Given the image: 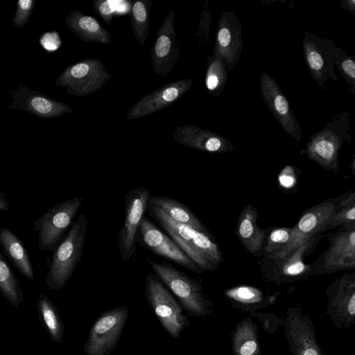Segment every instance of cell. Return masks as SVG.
Segmentation results:
<instances>
[{"label": "cell", "mask_w": 355, "mask_h": 355, "mask_svg": "<svg viewBox=\"0 0 355 355\" xmlns=\"http://www.w3.org/2000/svg\"><path fill=\"white\" fill-rule=\"evenodd\" d=\"M228 79L224 62L216 53L209 56L205 74V85L209 94L218 97L223 92Z\"/></svg>", "instance_id": "obj_30"}, {"label": "cell", "mask_w": 355, "mask_h": 355, "mask_svg": "<svg viewBox=\"0 0 355 355\" xmlns=\"http://www.w3.org/2000/svg\"><path fill=\"white\" fill-rule=\"evenodd\" d=\"M9 107L34 114L43 119H51L71 113L72 108L60 101L51 98L22 85L13 90Z\"/></svg>", "instance_id": "obj_21"}, {"label": "cell", "mask_w": 355, "mask_h": 355, "mask_svg": "<svg viewBox=\"0 0 355 355\" xmlns=\"http://www.w3.org/2000/svg\"><path fill=\"white\" fill-rule=\"evenodd\" d=\"M256 208L248 203L242 210L237 222L238 238L250 254L260 256L266 239V231L259 227Z\"/></svg>", "instance_id": "obj_23"}, {"label": "cell", "mask_w": 355, "mask_h": 355, "mask_svg": "<svg viewBox=\"0 0 355 355\" xmlns=\"http://www.w3.org/2000/svg\"><path fill=\"white\" fill-rule=\"evenodd\" d=\"M82 202V198L73 197L50 208L35 221L33 230L38 232L41 250L53 253L64 238Z\"/></svg>", "instance_id": "obj_6"}, {"label": "cell", "mask_w": 355, "mask_h": 355, "mask_svg": "<svg viewBox=\"0 0 355 355\" xmlns=\"http://www.w3.org/2000/svg\"><path fill=\"white\" fill-rule=\"evenodd\" d=\"M340 7L347 10L349 12L355 15V1L354 0H340Z\"/></svg>", "instance_id": "obj_40"}, {"label": "cell", "mask_w": 355, "mask_h": 355, "mask_svg": "<svg viewBox=\"0 0 355 355\" xmlns=\"http://www.w3.org/2000/svg\"><path fill=\"white\" fill-rule=\"evenodd\" d=\"M34 5L35 1L33 0L18 1L15 14L12 19L15 27L20 28L28 23Z\"/></svg>", "instance_id": "obj_37"}, {"label": "cell", "mask_w": 355, "mask_h": 355, "mask_svg": "<svg viewBox=\"0 0 355 355\" xmlns=\"http://www.w3.org/2000/svg\"><path fill=\"white\" fill-rule=\"evenodd\" d=\"M343 49L329 39L305 32L302 51L305 63L315 82L322 87L327 81H338L334 61Z\"/></svg>", "instance_id": "obj_12"}, {"label": "cell", "mask_w": 355, "mask_h": 355, "mask_svg": "<svg viewBox=\"0 0 355 355\" xmlns=\"http://www.w3.org/2000/svg\"><path fill=\"white\" fill-rule=\"evenodd\" d=\"M355 224V204L338 207L328 223L327 230Z\"/></svg>", "instance_id": "obj_36"}, {"label": "cell", "mask_w": 355, "mask_h": 355, "mask_svg": "<svg viewBox=\"0 0 355 355\" xmlns=\"http://www.w3.org/2000/svg\"><path fill=\"white\" fill-rule=\"evenodd\" d=\"M191 78H182L168 83L144 96L127 112V118L135 119L147 116L171 106L180 99L191 87Z\"/></svg>", "instance_id": "obj_20"}, {"label": "cell", "mask_w": 355, "mask_h": 355, "mask_svg": "<svg viewBox=\"0 0 355 355\" xmlns=\"http://www.w3.org/2000/svg\"><path fill=\"white\" fill-rule=\"evenodd\" d=\"M146 211L203 271H214L218 268L222 261V255L210 234L175 222L159 208L149 203Z\"/></svg>", "instance_id": "obj_1"}, {"label": "cell", "mask_w": 355, "mask_h": 355, "mask_svg": "<svg viewBox=\"0 0 355 355\" xmlns=\"http://www.w3.org/2000/svg\"><path fill=\"white\" fill-rule=\"evenodd\" d=\"M87 225V217L80 214L53 252L45 280L49 289L62 290L71 277L83 254Z\"/></svg>", "instance_id": "obj_3"}, {"label": "cell", "mask_w": 355, "mask_h": 355, "mask_svg": "<svg viewBox=\"0 0 355 355\" xmlns=\"http://www.w3.org/2000/svg\"><path fill=\"white\" fill-rule=\"evenodd\" d=\"M242 26L232 10L224 11L218 20L214 52L224 62L228 71L239 62L243 47Z\"/></svg>", "instance_id": "obj_19"}, {"label": "cell", "mask_w": 355, "mask_h": 355, "mask_svg": "<svg viewBox=\"0 0 355 355\" xmlns=\"http://www.w3.org/2000/svg\"><path fill=\"white\" fill-rule=\"evenodd\" d=\"M9 209V202L5 194L0 191V211H8Z\"/></svg>", "instance_id": "obj_41"}, {"label": "cell", "mask_w": 355, "mask_h": 355, "mask_svg": "<svg viewBox=\"0 0 355 355\" xmlns=\"http://www.w3.org/2000/svg\"><path fill=\"white\" fill-rule=\"evenodd\" d=\"M326 314L334 326L349 329L355 324V272L333 281L326 290Z\"/></svg>", "instance_id": "obj_13"}, {"label": "cell", "mask_w": 355, "mask_h": 355, "mask_svg": "<svg viewBox=\"0 0 355 355\" xmlns=\"http://www.w3.org/2000/svg\"><path fill=\"white\" fill-rule=\"evenodd\" d=\"M250 314L259 321L263 330L268 334L275 332L283 326V318H279L273 313L257 311Z\"/></svg>", "instance_id": "obj_38"}, {"label": "cell", "mask_w": 355, "mask_h": 355, "mask_svg": "<svg viewBox=\"0 0 355 355\" xmlns=\"http://www.w3.org/2000/svg\"><path fill=\"white\" fill-rule=\"evenodd\" d=\"M284 335L292 355H324L312 320L300 307H288L283 318Z\"/></svg>", "instance_id": "obj_15"}, {"label": "cell", "mask_w": 355, "mask_h": 355, "mask_svg": "<svg viewBox=\"0 0 355 355\" xmlns=\"http://www.w3.org/2000/svg\"><path fill=\"white\" fill-rule=\"evenodd\" d=\"M175 11L169 8L157 32L150 51L153 71L158 76L167 77L181 54L176 42L178 32L175 28Z\"/></svg>", "instance_id": "obj_17"}, {"label": "cell", "mask_w": 355, "mask_h": 355, "mask_svg": "<svg viewBox=\"0 0 355 355\" xmlns=\"http://www.w3.org/2000/svg\"><path fill=\"white\" fill-rule=\"evenodd\" d=\"M0 245L2 250L19 272L29 280L34 278L32 263L22 241L10 230L0 228Z\"/></svg>", "instance_id": "obj_26"}, {"label": "cell", "mask_w": 355, "mask_h": 355, "mask_svg": "<svg viewBox=\"0 0 355 355\" xmlns=\"http://www.w3.org/2000/svg\"><path fill=\"white\" fill-rule=\"evenodd\" d=\"M259 85L263 101L274 117L292 139L300 143L302 137L300 125L276 80L268 73L263 72Z\"/></svg>", "instance_id": "obj_18"}, {"label": "cell", "mask_w": 355, "mask_h": 355, "mask_svg": "<svg viewBox=\"0 0 355 355\" xmlns=\"http://www.w3.org/2000/svg\"><path fill=\"white\" fill-rule=\"evenodd\" d=\"M173 138L180 145L207 153H226L234 150L226 137L195 125L177 127Z\"/></svg>", "instance_id": "obj_22"}, {"label": "cell", "mask_w": 355, "mask_h": 355, "mask_svg": "<svg viewBox=\"0 0 355 355\" xmlns=\"http://www.w3.org/2000/svg\"><path fill=\"white\" fill-rule=\"evenodd\" d=\"M150 196L147 188L139 186L130 190L124 197V223L116 235L119 252L124 261L136 254L137 235Z\"/></svg>", "instance_id": "obj_11"}, {"label": "cell", "mask_w": 355, "mask_h": 355, "mask_svg": "<svg viewBox=\"0 0 355 355\" xmlns=\"http://www.w3.org/2000/svg\"><path fill=\"white\" fill-rule=\"evenodd\" d=\"M335 67L346 83L351 86L350 91L355 94V57L347 55L342 50L334 61Z\"/></svg>", "instance_id": "obj_35"}, {"label": "cell", "mask_w": 355, "mask_h": 355, "mask_svg": "<svg viewBox=\"0 0 355 355\" xmlns=\"http://www.w3.org/2000/svg\"><path fill=\"white\" fill-rule=\"evenodd\" d=\"M40 43L46 51L50 52L60 47L61 40L57 32H46L40 37Z\"/></svg>", "instance_id": "obj_39"}, {"label": "cell", "mask_w": 355, "mask_h": 355, "mask_svg": "<svg viewBox=\"0 0 355 355\" xmlns=\"http://www.w3.org/2000/svg\"><path fill=\"white\" fill-rule=\"evenodd\" d=\"M145 297L157 320L172 338H178L190 325L179 302L155 274L150 272L146 276Z\"/></svg>", "instance_id": "obj_5"}, {"label": "cell", "mask_w": 355, "mask_h": 355, "mask_svg": "<svg viewBox=\"0 0 355 355\" xmlns=\"http://www.w3.org/2000/svg\"><path fill=\"white\" fill-rule=\"evenodd\" d=\"M322 237L321 234L312 237L281 260L264 261L261 267L264 279L280 285L295 282L310 276L311 266L305 263L304 257L315 249Z\"/></svg>", "instance_id": "obj_14"}, {"label": "cell", "mask_w": 355, "mask_h": 355, "mask_svg": "<svg viewBox=\"0 0 355 355\" xmlns=\"http://www.w3.org/2000/svg\"><path fill=\"white\" fill-rule=\"evenodd\" d=\"M149 204L159 208L171 219L198 231L209 234V231L195 214L181 202L168 196H153Z\"/></svg>", "instance_id": "obj_28"}, {"label": "cell", "mask_w": 355, "mask_h": 355, "mask_svg": "<svg viewBox=\"0 0 355 355\" xmlns=\"http://www.w3.org/2000/svg\"><path fill=\"white\" fill-rule=\"evenodd\" d=\"M39 318L55 343L62 341L64 336V324L59 312L51 301L43 293L37 301Z\"/></svg>", "instance_id": "obj_29"}, {"label": "cell", "mask_w": 355, "mask_h": 355, "mask_svg": "<svg viewBox=\"0 0 355 355\" xmlns=\"http://www.w3.org/2000/svg\"><path fill=\"white\" fill-rule=\"evenodd\" d=\"M153 4L152 0H138L132 6L131 26L140 46H144L148 35L150 10Z\"/></svg>", "instance_id": "obj_31"}, {"label": "cell", "mask_w": 355, "mask_h": 355, "mask_svg": "<svg viewBox=\"0 0 355 355\" xmlns=\"http://www.w3.org/2000/svg\"><path fill=\"white\" fill-rule=\"evenodd\" d=\"M65 23L68 28L83 42L106 45L112 44L110 33L92 16L78 10H72L67 16Z\"/></svg>", "instance_id": "obj_25"}, {"label": "cell", "mask_w": 355, "mask_h": 355, "mask_svg": "<svg viewBox=\"0 0 355 355\" xmlns=\"http://www.w3.org/2000/svg\"><path fill=\"white\" fill-rule=\"evenodd\" d=\"M329 248L310 264L311 275L355 269V224L340 227L328 235Z\"/></svg>", "instance_id": "obj_9"}, {"label": "cell", "mask_w": 355, "mask_h": 355, "mask_svg": "<svg viewBox=\"0 0 355 355\" xmlns=\"http://www.w3.org/2000/svg\"><path fill=\"white\" fill-rule=\"evenodd\" d=\"M351 115L343 111L336 115L322 130L313 133L304 150L307 157L323 168L337 173L339 151L352 139Z\"/></svg>", "instance_id": "obj_4"}, {"label": "cell", "mask_w": 355, "mask_h": 355, "mask_svg": "<svg viewBox=\"0 0 355 355\" xmlns=\"http://www.w3.org/2000/svg\"><path fill=\"white\" fill-rule=\"evenodd\" d=\"M0 292L14 306L24 301L19 282L13 270L0 252Z\"/></svg>", "instance_id": "obj_32"}, {"label": "cell", "mask_w": 355, "mask_h": 355, "mask_svg": "<svg viewBox=\"0 0 355 355\" xmlns=\"http://www.w3.org/2000/svg\"><path fill=\"white\" fill-rule=\"evenodd\" d=\"M232 352L234 355H261L258 326L246 317L239 322L231 333Z\"/></svg>", "instance_id": "obj_27"}, {"label": "cell", "mask_w": 355, "mask_h": 355, "mask_svg": "<svg viewBox=\"0 0 355 355\" xmlns=\"http://www.w3.org/2000/svg\"><path fill=\"white\" fill-rule=\"evenodd\" d=\"M129 315L125 306H117L103 312L89 331L83 349L86 355H110L121 340Z\"/></svg>", "instance_id": "obj_8"}, {"label": "cell", "mask_w": 355, "mask_h": 355, "mask_svg": "<svg viewBox=\"0 0 355 355\" xmlns=\"http://www.w3.org/2000/svg\"><path fill=\"white\" fill-rule=\"evenodd\" d=\"M293 227H276L266 236L261 255L266 257L282 250L288 244Z\"/></svg>", "instance_id": "obj_34"}, {"label": "cell", "mask_w": 355, "mask_h": 355, "mask_svg": "<svg viewBox=\"0 0 355 355\" xmlns=\"http://www.w3.org/2000/svg\"><path fill=\"white\" fill-rule=\"evenodd\" d=\"M111 77L101 60L87 58L64 69L55 84L65 87L69 94L85 97L99 91Z\"/></svg>", "instance_id": "obj_7"}, {"label": "cell", "mask_w": 355, "mask_h": 355, "mask_svg": "<svg viewBox=\"0 0 355 355\" xmlns=\"http://www.w3.org/2000/svg\"><path fill=\"white\" fill-rule=\"evenodd\" d=\"M137 241L153 254L171 260L191 272L197 274L204 272L170 236L145 216L143 217L140 223Z\"/></svg>", "instance_id": "obj_16"}, {"label": "cell", "mask_w": 355, "mask_h": 355, "mask_svg": "<svg viewBox=\"0 0 355 355\" xmlns=\"http://www.w3.org/2000/svg\"><path fill=\"white\" fill-rule=\"evenodd\" d=\"M224 295L236 309L247 313L257 312L274 304L276 297L250 285H239L226 289Z\"/></svg>", "instance_id": "obj_24"}, {"label": "cell", "mask_w": 355, "mask_h": 355, "mask_svg": "<svg viewBox=\"0 0 355 355\" xmlns=\"http://www.w3.org/2000/svg\"><path fill=\"white\" fill-rule=\"evenodd\" d=\"M132 6L128 1L96 0L94 1V9L101 19L111 26L114 15L125 14L131 12Z\"/></svg>", "instance_id": "obj_33"}, {"label": "cell", "mask_w": 355, "mask_h": 355, "mask_svg": "<svg viewBox=\"0 0 355 355\" xmlns=\"http://www.w3.org/2000/svg\"><path fill=\"white\" fill-rule=\"evenodd\" d=\"M147 261L155 275L175 295L189 316L204 318L213 313V300L204 292L200 280L190 277L166 261L159 263L150 258Z\"/></svg>", "instance_id": "obj_2"}, {"label": "cell", "mask_w": 355, "mask_h": 355, "mask_svg": "<svg viewBox=\"0 0 355 355\" xmlns=\"http://www.w3.org/2000/svg\"><path fill=\"white\" fill-rule=\"evenodd\" d=\"M341 196L326 200L307 209L293 227L291 239L280 252L264 257V261L281 260L312 237L327 231L330 218L336 211Z\"/></svg>", "instance_id": "obj_10"}]
</instances>
